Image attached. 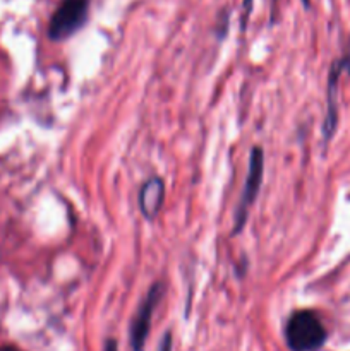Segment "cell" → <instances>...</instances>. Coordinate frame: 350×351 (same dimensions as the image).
Listing matches in <instances>:
<instances>
[{
  "mask_svg": "<svg viewBox=\"0 0 350 351\" xmlns=\"http://www.w3.org/2000/svg\"><path fill=\"white\" fill-rule=\"evenodd\" d=\"M326 339L328 331L314 311H295L285 322V343L290 351H318Z\"/></svg>",
  "mask_w": 350,
  "mask_h": 351,
  "instance_id": "6da1fadb",
  "label": "cell"
},
{
  "mask_svg": "<svg viewBox=\"0 0 350 351\" xmlns=\"http://www.w3.org/2000/svg\"><path fill=\"white\" fill-rule=\"evenodd\" d=\"M89 14V0H60L48 23V38L64 41L74 36L86 24Z\"/></svg>",
  "mask_w": 350,
  "mask_h": 351,
  "instance_id": "7a4b0ae2",
  "label": "cell"
},
{
  "mask_svg": "<svg viewBox=\"0 0 350 351\" xmlns=\"http://www.w3.org/2000/svg\"><path fill=\"white\" fill-rule=\"evenodd\" d=\"M264 177V153L263 147L254 146L250 151L249 158V170H247L246 184H244L242 195H240L239 206L235 209V219H233V235H239L244 230L247 221V215L249 209L253 208L254 201H256L259 189L263 185Z\"/></svg>",
  "mask_w": 350,
  "mask_h": 351,
  "instance_id": "3957f363",
  "label": "cell"
},
{
  "mask_svg": "<svg viewBox=\"0 0 350 351\" xmlns=\"http://www.w3.org/2000/svg\"><path fill=\"white\" fill-rule=\"evenodd\" d=\"M163 290L165 288L160 281L154 283L137 307L129 328V343L132 351H144V345H146V339L150 336L153 314L160 304L161 297H163Z\"/></svg>",
  "mask_w": 350,
  "mask_h": 351,
  "instance_id": "277c9868",
  "label": "cell"
},
{
  "mask_svg": "<svg viewBox=\"0 0 350 351\" xmlns=\"http://www.w3.org/2000/svg\"><path fill=\"white\" fill-rule=\"evenodd\" d=\"M350 72V53L338 58L329 67L328 75V89H326V119L323 127V136L325 141H329L336 130V120H338V110H336V95H338V81L343 72Z\"/></svg>",
  "mask_w": 350,
  "mask_h": 351,
  "instance_id": "5b68a950",
  "label": "cell"
},
{
  "mask_svg": "<svg viewBox=\"0 0 350 351\" xmlns=\"http://www.w3.org/2000/svg\"><path fill=\"white\" fill-rule=\"evenodd\" d=\"M165 201V182L160 177L148 178L139 191V209L146 219H154Z\"/></svg>",
  "mask_w": 350,
  "mask_h": 351,
  "instance_id": "8992f818",
  "label": "cell"
},
{
  "mask_svg": "<svg viewBox=\"0 0 350 351\" xmlns=\"http://www.w3.org/2000/svg\"><path fill=\"white\" fill-rule=\"evenodd\" d=\"M242 5V29H246L247 19H249V14L253 10V0H244Z\"/></svg>",
  "mask_w": 350,
  "mask_h": 351,
  "instance_id": "52a82bcc",
  "label": "cell"
},
{
  "mask_svg": "<svg viewBox=\"0 0 350 351\" xmlns=\"http://www.w3.org/2000/svg\"><path fill=\"white\" fill-rule=\"evenodd\" d=\"M172 345H174V341H172V332L167 331L163 338H161L160 348H158V351H172Z\"/></svg>",
  "mask_w": 350,
  "mask_h": 351,
  "instance_id": "ba28073f",
  "label": "cell"
},
{
  "mask_svg": "<svg viewBox=\"0 0 350 351\" xmlns=\"http://www.w3.org/2000/svg\"><path fill=\"white\" fill-rule=\"evenodd\" d=\"M103 351H119V345H117L115 338H108L105 341V346H103Z\"/></svg>",
  "mask_w": 350,
  "mask_h": 351,
  "instance_id": "9c48e42d",
  "label": "cell"
},
{
  "mask_svg": "<svg viewBox=\"0 0 350 351\" xmlns=\"http://www.w3.org/2000/svg\"><path fill=\"white\" fill-rule=\"evenodd\" d=\"M0 351H21V350L16 348V346H12V345H3V346H0Z\"/></svg>",
  "mask_w": 350,
  "mask_h": 351,
  "instance_id": "30bf717a",
  "label": "cell"
},
{
  "mask_svg": "<svg viewBox=\"0 0 350 351\" xmlns=\"http://www.w3.org/2000/svg\"><path fill=\"white\" fill-rule=\"evenodd\" d=\"M302 2H304V7H305V9H307L309 3H311V2H309V0H302Z\"/></svg>",
  "mask_w": 350,
  "mask_h": 351,
  "instance_id": "8fae6325",
  "label": "cell"
},
{
  "mask_svg": "<svg viewBox=\"0 0 350 351\" xmlns=\"http://www.w3.org/2000/svg\"><path fill=\"white\" fill-rule=\"evenodd\" d=\"M271 2H273V5H277V2H278V0H271Z\"/></svg>",
  "mask_w": 350,
  "mask_h": 351,
  "instance_id": "7c38bea8",
  "label": "cell"
}]
</instances>
